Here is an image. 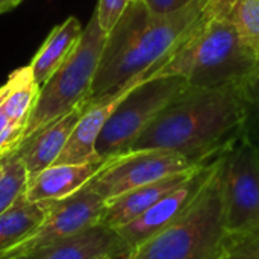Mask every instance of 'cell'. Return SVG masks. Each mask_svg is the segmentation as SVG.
Masks as SVG:
<instances>
[{"label":"cell","mask_w":259,"mask_h":259,"mask_svg":"<svg viewBox=\"0 0 259 259\" xmlns=\"http://www.w3.org/2000/svg\"><path fill=\"white\" fill-rule=\"evenodd\" d=\"M106 159L88 164H55L29 179L24 202L36 203L61 200L85 187L105 165Z\"/></svg>","instance_id":"obj_14"},{"label":"cell","mask_w":259,"mask_h":259,"mask_svg":"<svg viewBox=\"0 0 259 259\" xmlns=\"http://www.w3.org/2000/svg\"><path fill=\"white\" fill-rule=\"evenodd\" d=\"M196 168L164 178L161 181H156L153 184H149V185H144L140 188H135V190L108 202L105 212L100 219V225L111 228L114 231L129 225L131 222L138 219L141 214H144L147 209H150L165 194H168L170 191L178 188L181 184H184Z\"/></svg>","instance_id":"obj_15"},{"label":"cell","mask_w":259,"mask_h":259,"mask_svg":"<svg viewBox=\"0 0 259 259\" xmlns=\"http://www.w3.org/2000/svg\"><path fill=\"white\" fill-rule=\"evenodd\" d=\"M131 0H99L96 6L100 27L108 33L120 20Z\"/></svg>","instance_id":"obj_23"},{"label":"cell","mask_w":259,"mask_h":259,"mask_svg":"<svg viewBox=\"0 0 259 259\" xmlns=\"http://www.w3.org/2000/svg\"><path fill=\"white\" fill-rule=\"evenodd\" d=\"M106 202L87 184L74 194L55 200L42 223L26 238L0 253V259H14L47 249L71 235L100 223Z\"/></svg>","instance_id":"obj_9"},{"label":"cell","mask_w":259,"mask_h":259,"mask_svg":"<svg viewBox=\"0 0 259 259\" xmlns=\"http://www.w3.org/2000/svg\"><path fill=\"white\" fill-rule=\"evenodd\" d=\"M199 165L203 164H196L190 158L171 150H132L108 158L88 185L108 203L135 188L193 170Z\"/></svg>","instance_id":"obj_8"},{"label":"cell","mask_w":259,"mask_h":259,"mask_svg":"<svg viewBox=\"0 0 259 259\" xmlns=\"http://www.w3.org/2000/svg\"><path fill=\"white\" fill-rule=\"evenodd\" d=\"M238 83L249 105L250 114L253 111L259 118V59L255 64V67L241 80H238Z\"/></svg>","instance_id":"obj_24"},{"label":"cell","mask_w":259,"mask_h":259,"mask_svg":"<svg viewBox=\"0 0 259 259\" xmlns=\"http://www.w3.org/2000/svg\"><path fill=\"white\" fill-rule=\"evenodd\" d=\"M217 162L193 205L168 228L140 244L129 259H226L228 231Z\"/></svg>","instance_id":"obj_4"},{"label":"cell","mask_w":259,"mask_h":259,"mask_svg":"<svg viewBox=\"0 0 259 259\" xmlns=\"http://www.w3.org/2000/svg\"><path fill=\"white\" fill-rule=\"evenodd\" d=\"M39 85L35 82L30 65L12 71L8 80L0 87V108L8 117L23 129L35 106Z\"/></svg>","instance_id":"obj_17"},{"label":"cell","mask_w":259,"mask_h":259,"mask_svg":"<svg viewBox=\"0 0 259 259\" xmlns=\"http://www.w3.org/2000/svg\"><path fill=\"white\" fill-rule=\"evenodd\" d=\"M249 118L250 109L238 82L188 87L159 112L129 152L162 149L206 164L249 132Z\"/></svg>","instance_id":"obj_1"},{"label":"cell","mask_w":259,"mask_h":259,"mask_svg":"<svg viewBox=\"0 0 259 259\" xmlns=\"http://www.w3.org/2000/svg\"><path fill=\"white\" fill-rule=\"evenodd\" d=\"M146 79H147L146 76H140L134 79L127 87L112 94L111 97H106L85 108L83 114L80 115L64 150L61 152L55 164H88V162L103 161L96 152V143L105 123L108 121L117 105L123 100V97Z\"/></svg>","instance_id":"obj_11"},{"label":"cell","mask_w":259,"mask_h":259,"mask_svg":"<svg viewBox=\"0 0 259 259\" xmlns=\"http://www.w3.org/2000/svg\"><path fill=\"white\" fill-rule=\"evenodd\" d=\"M143 2L153 14H170L173 11H178L190 5L193 0H143Z\"/></svg>","instance_id":"obj_25"},{"label":"cell","mask_w":259,"mask_h":259,"mask_svg":"<svg viewBox=\"0 0 259 259\" xmlns=\"http://www.w3.org/2000/svg\"><path fill=\"white\" fill-rule=\"evenodd\" d=\"M215 162L217 158L211 162L197 167L184 184L165 194L159 202H156L138 219L117 229V234L120 235L131 253L140 244L175 223L193 205V202L197 199L208 179L211 178L215 168Z\"/></svg>","instance_id":"obj_10"},{"label":"cell","mask_w":259,"mask_h":259,"mask_svg":"<svg viewBox=\"0 0 259 259\" xmlns=\"http://www.w3.org/2000/svg\"><path fill=\"white\" fill-rule=\"evenodd\" d=\"M21 2H23V0H0V14L14 9V8L18 6Z\"/></svg>","instance_id":"obj_26"},{"label":"cell","mask_w":259,"mask_h":259,"mask_svg":"<svg viewBox=\"0 0 259 259\" xmlns=\"http://www.w3.org/2000/svg\"><path fill=\"white\" fill-rule=\"evenodd\" d=\"M82 24L76 17H68L64 23L55 26L46 41L30 61L35 82L39 88L52 77V74L64 64L77 46L82 35Z\"/></svg>","instance_id":"obj_16"},{"label":"cell","mask_w":259,"mask_h":259,"mask_svg":"<svg viewBox=\"0 0 259 259\" xmlns=\"http://www.w3.org/2000/svg\"><path fill=\"white\" fill-rule=\"evenodd\" d=\"M212 0H193L170 14H153L143 0H131L108 32L102 58L83 108L149 76L202 18Z\"/></svg>","instance_id":"obj_2"},{"label":"cell","mask_w":259,"mask_h":259,"mask_svg":"<svg viewBox=\"0 0 259 259\" xmlns=\"http://www.w3.org/2000/svg\"><path fill=\"white\" fill-rule=\"evenodd\" d=\"M235 26L211 2L202 18L147 79L181 76L193 88H211L241 80L258 62Z\"/></svg>","instance_id":"obj_3"},{"label":"cell","mask_w":259,"mask_h":259,"mask_svg":"<svg viewBox=\"0 0 259 259\" xmlns=\"http://www.w3.org/2000/svg\"><path fill=\"white\" fill-rule=\"evenodd\" d=\"M35 255L36 259H129L131 252L117 231L99 223Z\"/></svg>","instance_id":"obj_12"},{"label":"cell","mask_w":259,"mask_h":259,"mask_svg":"<svg viewBox=\"0 0 259 259\" xmlns=\"http://www.w3.org/2000/svg\"><path fill=\"white\" fill-rule=\"evenodd\" d=\"M14 259H36V255L35 253H30V255H24V256H18V258Z\"/></svg>","instance_id":"obj_27"},{"label":"cell","mask_w":259,"mask_h":259,"mask_svg":"<svg viewBox=\"0 0 259 259\" xmlns=\"http://www.w3.org/2000/svg\"><path fill=\"white\" fill-rule=\"evenodd\" d=\"M83 111L85 108L82 103L68 114L59 117L58 120L33 134L15 149L24 162L29 179L35 178L38 173L55 164Z\"/></svg>","instance_id":"obj_13"},{"label":"cell","mask_w":259,"mask_h":259,"mask_svg":"<svg viewBox=\"0 0 259 259\" xmlns=\"http://www.w3.org/2000/svg\"><path fill=\"white\" fill-rule=\"evenodd\" d=\"M226 259H259V229L228 235Z\"/></svg>","instance_id":"obj_21"},{"label":"cell","mask_w":259,"mask_h":259,"mask_svg":"<svg viewBox=\"0 0 259 259\" xmlns=\"http://www.w3.org/2000/svg\"><path fill=\"white\" fill-rule=\"evenodd\" d=\"M188 87L181 76L150 77L138 83L123 97L105 123L96 143L97 155L108 159L129 152L159 112Z\"/></svg>","instance_id":"obj_6"},{"label":"cell","mask_w":259,"mask_h":259,"mask_svg":"<svg viewBox=\"0 0 259 259\" xmlns=\"http://www.w3.org/2000/svg\"><path fill=\"white\" fill-rule=\"evenodd\" d=\"M217 178L228 235L259 229V143L249 132L219 156Z\"/></svg>","instance_id":"obj_7"},{"label":"cell","mask_w":259,"mask_h":259,"mask_svg":"<svg viewBox=\"0 0 259 259\" xmlns=\"http://www.w3.org/2000/svg\"><path fill=\"white\" fill-rule=\"evenodd\" d=\"M235 26L243 42L259 58V0H214Z\"/></svg>","instance_id":"obj_19"},{"label":"cell","mask_w":259,"mask_h":259,"mask_svg":"<svg viewBox=\"0 0 259 259\" xmlns=\"http://www.w3.org/2000/svg\"><path fill=\"white\" fill-rule=\"evenodd\" d=\"M24 129L15 124L0 108V158L14 152L23 140Z\"/></svg>","instance_id":"obj_22"},{"label":"cell","mask_w":259,"mask_h":259,"mask_svg":"<svg viewBox=\"0 0 259 259\" xmlns=\"http://www.w3.org/2000/svg\"><path fill=\"white\" fill-rule=\"evenodd\" d=\"M27 182L29 175L17 150L0 158V214L23 197Z\"/></svg>","instance_id":"obj_20"},{"label":"cell","mask_w":259,"mask_h":259,"mask_svg":"<svg viewBox=\"0 0 259 259\" xmlns=\"http://www.w3.org/2000/svg\"><path fill=\"white\" fill-rule=\"evenodd\" d=\"M106 35L108 33L100 27L94 9L74 50L39 88L21 143L88 99L106 42Z\"/></svg>","instance_id":"obj_5"},{"label":"cell","mask_w":259,"mask_h":259,"mask_svg":"<svg viewBox=\"0 0 259 259\" xmlns=\"http://www.w3.org/2000/svg\"><path fill=\"white\" fill-rule=\"evenodd\" d=\"M53 202L27 203L21 197L15 205L0 214V253L30 235L42 223Z\"/></svg>","instance_id":"obj_18"}]
</instances>
